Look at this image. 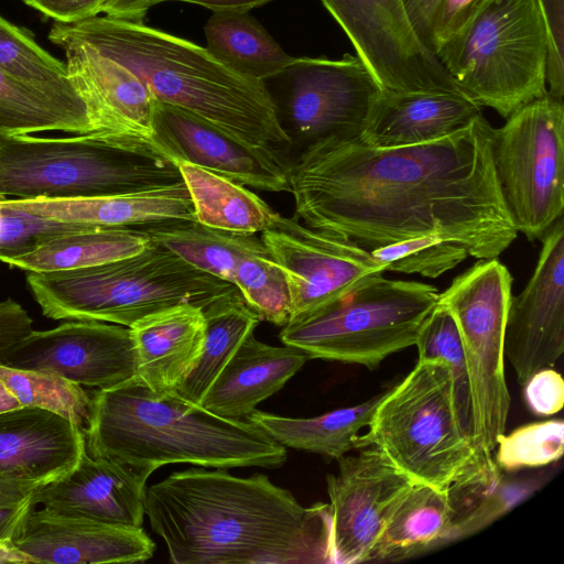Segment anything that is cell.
I'll use <instances>...</instances> for the list:
<instances>
[{"mask_svg": "<svg viewBox=\"0 0 564 564\" xmlns=\"http://www.w3.org/2000/svg\"><path fill=\"white\" fill-rule=\"evenodd\" d=\"M490 130L481 115L459 131L415 145L312 143L290 165L295 216L369 251L434 236L476 259L498 258L518 231L495 174Z\"/></svg>", "mask_w": 564, "mask_h": 564, "instance_id": "cell-1", "label": "cell"}, {"mask_svg": "<svg viewBox=\"0 0 564 564\" xmlns=\"http://www.w3.org/2000/svg\"><path fill=\"white\" fill-rule=\"evenodd\" d=\"M144 513L174 564H332L328 503L265 475L189 468L147 486Z\"/></svg>", "mask_w": 564, "mask_h": 564, "instance_id": "cell-2", "label": "cell"}, {"mask_svg": "<svg viewBox=\"0 0 564 564\" xmlns=\"http://www.w3.org/2000/svg\"><path fill=\"white\" fill-rule=\"evenodd\" d=\"M86 451L152 470L167 464L279 468L286 448L256 424L219 416L175 391L159 395L139 377L91 394Z\"/></svg>", "mask_w": 564, "mask_h": 564, "instance_id": "cell-3", "label": "cell"}, {"mask_svg": "<svg viewBox=\"0 0 564 564\" xmlns=\"http://www.w3.org/2000/svg\"><path fill=\"white\" fill-rule=\"evenodd\" d=\"M63 29L135 74L161 102L186 110L254 147L292 143L260 80L242 76L206 47L143 21L94 17Z\"/></svg>", "mask_w": 564, "mask_h": 564, "instance_id": "cell-4", "label": "cell"}, {"mask_svg": "<svg viewBox=\"0 0 564 564\" xmlns=\"http://www.w3.org/2000/svg\"><path fill=\"white\" fill-rule=\"evenodd\" d=\"M182 181L177 164L139 138L102 132L53 138L0 133V197H93Z\"/></svg>", "mask_w": 564, "mask_h": 564, "instance_id": "cell-5", "label": "cell"}, {"mask_svg": "<svg viewBox=\"0 0 564 564\" xmlns=\"http://www.w3.org/2000/svg\"><path fill=\"white\" fill-rule=\"evenodd\" d=\"M26 285L48 318L127 327L174 305L204 308L238 291L152 242L139 253L94 267L28 272Z\"/></svg>", "mask_w": 564, "mask_h": 564, "instance_id": "cell-6", "label": "cell"}, {"mask_svg": "<svg viewBox=\"0 0 564 564\" xmlns=\"http://www.w3.org/2000/svg\"><path fill=\"white\" fill-rule=\"evenodd\" d=\"M358 437L379 448L414 484L446 490L494 454L480 453L462 429L453 376L441 360H417L386 390Z\"/></svg>", "mask_w": 564, "mask_h": 564, "instance_id": "cell-7", "label": "cell"}, {"mask_svg": "<svg viewBox=\"0 0 564 564\" xmlns=\"http://www.w3.org/2000/svg\"><path fill=\"white\" fill-rule=\"evenodd\" d=\"M547 52L536 0H492L435 55L469 98L507 119L547 93Z\"/></svg>", "mask_w": 564, "mask_h": 564, "instance_id": "cell-8", "label": "cell"}, {"mask_svg": "<svg viewBox=\"0 0 564 564\" xmlns=\"http://www.w3.org/2000/svg\"><path fill=\"white\" fill-rule=\"evenodd\" d=\"M438 294L431 284L377 274L330 303L291 319L282 327L280 339L308 358L371 370L390 355L415 345Z\"/></svg>", "mask_w": 564, "mask_h": 564, "instance_id": "cell-9", "label": "cell"}, {"mask_svg": "<svg viewBox=\"0 0 564 564\" xmlns=\"http://www.w3.org/2000/svg\"><path fill=\"white\" fill-rule=\"evenodd\" d=\"M502 199L518 232L541 240L564 210V104L546 93L490 130Z\"/></svg>", "mask_w": 564, "mask_h": 564, "instance_id": "cell-10", "label": "cell"}, {"mask_svg": "<svg viewBox=\"0 0 564 564\" xmlns=\"http://www.w3.org/2000/svg\"><path fill=\"white\" fill-rule=\"evenodd\" d=\"M438 294L437 303L457 325L467 362L475 421V444L494 454L506 433L510 394L505 377V326L512 278L497 258L478 259Z\"/></svg>", "mask_w": 564, "mask_h": 564, "instance_id": "cell-11", "label": "cell"}, {"mask_svg": "<svg viewBox=\"0 0 564 564\" xmlns=\"http://www.w3.org/2000/svg\"><path fill=\"white\" fill-rule=\"evenodd\" d=\"M282 126L303 144L359 139L382 87L356 55L294 57L262 80Z\"/></svg>", "mask_w": 564, "mask_h": 564, "instance_id": "cell-12", "label": "cell"}, {"mask_svg": "<svg viewBox=\"0 0 564 564\" xmlns=\"http://www.w3.org/2000/svg\"><path fill=\"white\" fill-rule=\"evenodd\" d=\"M321 1L383 89L464 93L416 34L403 0Z\"/></svg>", "mask_w": 564, "mask_h": 564, "instance_id": "cell-13", "label": "cell"}, {"mask_svg": "<svg viewBox=\"0 0 564 564\" xmlns=\"http://www.w3.org/2000/svg\"><path fill=\"white\" fill-rule=\"evenodd\" d=\"M0 365L98 389L123 383L138 371L130 327L98 321H69L47 330L32 329L0 350Z\"/></svg>", "mask_w": 564, "mask_h": 564, "instance_id": "cell-14", "label": "cell"}, {"mask_svg": "<svg viewBox=\"0 0 564 564\" xmlns=\"http://www.w3.org/2000/svg\"><path fill=\"white\" fill-rule=\"evenodd\" d=\"M261 234L268 252L288 281L290 321L384 272V267L369 250L344 237L313 229L295 215L281 216L273 227Z\"/></svg>", "mask_w": 564, "mask_h": 564, "instance_id": "cell-15", "label": "cell"}, {"mask_svg": "<svg viewBox=\"0 0 564 564\" xmlns=\"http://www.w3.org/2000/svg\"><path fill=\"white\" fill-rule=\"evenodd\" d=\"M336 460L338 471L326 477L330 562L364 563L414 482L375 446L357 448L356 454Z\"/></svg>", "mask_w": 564, "mask_h": 564, "instance_id": "cell-16", "label": "cell"}, {"mask_svg": "<svg viewBox=\"0 0 564 564\" xmlns=\"http://www.w3.org/2000/svg\"><path fill=\"white\" fill-rule=\"evenodd\" d=\"M534 272L518 295H511L503 352L523 386L536 371L553 367L564 351V217L541 239Z\"/></svg>", "mask_w": 564, "mask_h": 564, "instance_id": "cell-17", "label": "cell"}, {"mask_svg": "<svg viewBox=\"0 0 564 564\" xmlns=\"http://www.w3.org/2000/svg\"><path fill=\"white\" fill-rule=\"evenodd\" d=\"M154 140L162 153L259 191L291 192L290 165L275 148L250 145L178 107L154 106Z\"/></svg>", "mask_w": 564, "mask_h": 564, "instance_id": "cell-18", "label": "cell"}, {"mask_svg": "<svg viewBox=\"0 0 564 564\" xmlns=\"http://www.w3.org/2000/svg\"><path fill=\"white\" fill-rule=\"evenodd\" d=\"M48 39L65 52L69 78L88 107L94 132L139 138L156 145L155 98L135 74L67 33L58 22Z\"/></svg>", "mask_w": 564, "mask_h": 564, "instance_id": "cell-19", "label": "cell"}, {"mask_svg": "<svg viewBox=\"0 0 564 564\" xmlns=\"http://www.w3.org/2000/svg\"><path fill=\"white\" fill-rule=\"evenodd\" d=\"M12 545L32 563H137L151 558L155 543L141 528L105 523L32 507Z\"/></svg>", "mask_w": 564, "mask_h": 564, "instance_id": "cell-20", "label": "cell"}, {"mask_svg": "<svg viewBox=\"0 0 564 564\" xmlns=\"http://www.w3.org/2000/svg\"><path fill=\"white\" fill-rule=\"evenodd\" d=\"M154 470L93 457L85 451L64 475L34 489L33 507L105 523L139 528L147 480Z\"/></svg>", "mask_w": 564, "mask_h": 564, "instance_id": "cell-21", "label": "cell"}, {"mask_svg": "<svg viewBox=\"0 0 564 564\" xmlns=\"http://www.w3.org/2000/svg\"><path fill=\"white\" fill-rule=\"evenodd\" d=\"M86 451L72 420L35 406L0 412V479L35 489L70 470Z\"/></svg>", "mask_w": 564, "mask_h": 564, "instance_id": "cell-22", "label": "cell"}, {"mask_svg": "<svg viewBox=\"0 0 564 564\" xmlns=\"http://www.w3.org/2000/svg\"><path fill=\"white\" fill-rule=\"evenodd\" d=\"M479 116L480 106L460 91L382 88L359 140L375 148L426 143L468 127Z\"/></svg>", "mask_w": 564, "mask_h": 564, "instance_id": "cell-23", "label": "cell"}, {"mask_svg": "<svg viewBox=\"0 0 564 564\" xmlns=\"http://www.w3.org/2000/svg\"><path fill=\"white\" fill-rule=\"evenodd\" d=\"M28 213L87 227H143L170 220H194L184 181L132 193L76 198H8Z\"/></svg>", "mask_w": 564, "mask_h": 564, "instance_id": "cell-24", "label": "cell"}, {"mask_svg": "<svg viewBox=\"0 0 564 564\" xmlns=\"http://www.w3.org/2000/svg\"><path fill=\"white\" fill-rule=\"evenodd\" d=\"M139 377L154 393L176 391L196 366L205 341L203 308L178 304L150 314L131 327Z\"/></svg>", "mask_w": 564, "mask_h": 564, "instance_id": "cell-25", "label": "cell"}, {"mask_svg": "<svg viewBox=\"0 0 564 564\" xmlns=\"http://www.w3.org/2000/svg\"><path fill=\"white\" fill-rule=\"evenodd\" d=\"M307 359L295 347L271 346L251 334L221 369L200 405L219 416L242 420L281 390Z\"/></svg>", "mask_w": 564, "mask_h": 564, "instance_id": "cell-26", "label": "cell"}, {"mask_svg": "<svg viewBox=\"0 0 564 564\" xmlns=\"http://www.w3.org/2000/svg\"><path fill=\"white\" fill-rule=\"evenodd\" d=\"M452 542L446 490L414 484L390 514L367 562L400 561Z\"/></svg>", "mask_w": 564, "mask_h": 564, "instance_id": "cell-27", "label": "cell"}, {"mask_svg": "<svg viewBox=\"0 0 564 564\" xmlns=\"http://www.w3.org/2000/svg\"><path fill=\"white\" fill-rule=\"evenodd\" d=\"M176 164L197 223L227 232L256 235L270 229L281 218V214L245 185L188 162Z\"/></svg>", "mask_w": 564, "mask_h": 564, "instance_id": "cell-28", "label": "cell"}, {"mask_svg": "<svg viewBox=\"0 0 564 564\" xmlns=\"http://www.w3.org/2000/svg\"><path fill=\"white\" fill-rule=\"evenodd\" d=\"M150 245L142 227H91L53 236L4 263L28 272L80 269L139 253Z\"/></svg>", "mask_w": 564, "mask_h": 564, "instance_id": "cell-29", "label": "cell"}, {"mask_svg": "<svg viewBox=\"0 0 564 564\" xmlns=\"http://www.w3.org/2000/svg\"><path fill=\"white\" fill-rule=\"evenodd\" d=\"M384 392L359 404L314 417H288L253 410L246 420L285 448L338 459L358 448L359 432L369 424Z\"/></svg>", "mask_w": 564, "mask_h": 564, "instance_id": "cell-30", "label": "cell"}, {"mask_svg": "<svg viewBox=\"0 0 564 564\" xmlns=\"http://www.w3.org/2000/svg\"><path fill=\"white\" fill-rule=\"evenodd\" d=\"M541 485L538 478H510L494 455L447 488L452 541L469 536L498 520Z\"/></svg>", "mask_w": 564, "mask_h": 564, "instance_id": "cell-31", "label": "cell"}, {"mask_svg": "<svg viewBox=\"0 0 564 564\" xmlns=\"http://www.w3.org/2000/svg\"><path fill=\"white\" fill-rule=\"evenodd\" d=\"M142 228L152 243L195 269L231 284L242 258L268 251L256 235L227 232L194 220H170Z\"/></svg>", "mask_w": 564, "mask_h": 564, "instance_id": "cell-32", "label": "cell"}, {"mask_svg": "<svg viewBox=\"0 0 564 564\" xmlns=\"http://www.w3.org/2000/svg\"><path fill=\"white\" fill-rule=\"evenodd\" d=\"M204 32L207 51L251 79L262 82L294 59L249 12H213Z\"/></svg>", "mask_w": 564, "mask_h": 564, "instance_id": "cell-33", "label": "cell"}, {"mask_svg": "<svg viewBox=\"0 0 564 564\" xmlns=\"http://www.w3.org/2000/svg\"><path fill=\"white\" fill-rule=\"evenodd\" d=\"M205 341L198 361L176 389L182 398L200 404L209 387L261 318L239 291L215 300L203 308Z\"/></svg>", "mask_w": 564, "mask_h": 564, "instance_id": "cell-34", "label": "cell"}, {"mask_svg": "<svg viewBox=\"0 0 564 564\" xmlns=\"http://www.w3.org/2000/svg\"><path fill=\"white\" fill-rule=\"evenodd\" d=\"M45 131L94 132L86 102L48 94L0 69V133Z\"/></svg>", "mask_w": 564, "mask_h": 564, "instance_id": "cell-35", "label": "cell"}, {"mask_svg": "<svg viewBox=\"0 0 564 564\" xmlns=\"http://www.w3.org/2000/svg\"><path fill=\"white\" fill-rule=\"evenodd\" d=\"M0 69L48 94L84 100L73 86L66 64L44 51L28 30L1 15Z\"/></svg>", "mask_w": 564, "mask_h": 564, "instance_id": "cell-36", "label": "cell"}, {"mask_svg": "<svg viewBox=\"0 0 564 564\" xmlns=\"http://www.w3.org/2000/svg\"><path fill=\"white\" fill-rule=\"evenodd\" d=\"M415 346L419 360H441L451 368L458 419L463 431L475 444L474 408L467 362L457 325L447 308L436 303L417 336Z\"/></svg>", "mask_w": 564, "mask_h": 564, "instance_id": "cell-37", "label": "cell"}, {"mask_svg": "<svg viewBox=\"0 0 564 564\" xmlns=\"http://www.w3.org/2000/svg\"><path fill=\"white\" fill-rule=\"evenodd\" d=\"M0 380L20 405L55 412L85 431L90 419L93 398L82 386L55 375L1 365Z\"/></svg>", "mask_w": 564, "mask_h": 564, "instance_id": "cell-38", "label": "cell"}, {"mask_svg": "<svg viewBox=\"0 0 564 564\" xmlns=\"http://www.w3.org/2000/svg\"><path fill=\"white\" fill-rule=\"evenodd\" d=\"M232 284L261 321L281 327L289 323L292 306L288 281L268 251L242 258Z\"/></svg>", "mask_w": 564, "mask_h": 564, "instance_id": "cell-39", "label": "cell"}, {"mask_svg": "<svg viewBox=\"0 0 564 564\" xmlns=\"http://www.w3.org/2000/svg\"><path fill=\"white\" fill-rule=\"evenodd\" d=\"M494 459L505 473L536 468L558 460L564 453L561 419L522 425L497 440Z\"/></svg>", "mask_w": 564, "mask_h": 564, "instance_id": "cell-40", "label": "cell"}, {"mask_svg": "<svg viewBox=\"0 0 564 564\" xmlns=\"http://www.w3.org/2000/svg\"><path fill=\"white\" fill-rule=\"evenodd\" d=\"M384 271L437 278L469 254L465 247L440 237L422 236L370 250Z\"/></svg>", "mask_w": 564, "mask_h": 564, "instance_id": "cell-41", "label": "cell"}, {"mask_svg": "<svg viewBox=\"0 0 564 564\" xmlns=\"http://www.w3.org/2000/svg\"><path fill=\"white\" fill-rule=\"evenodd\" d=\"M84 228L91 227L31 214L0 197V262L29 252L53 236Z\"/></svg>", "mask_w": 564, "mask_h": 564, "instance_id": "cell-42", "label": "cell"}, {"mask_svg": "<svg viewBox=\"0 0 564 564\" xmlns=\"http://www.w3.org/2000/svg\"><path fill=\"white\" fill-rule=\"evenodd\" d=\"M549 40L546 85L547 93L564 97V0H536Z\"/></svg>", "mask_w": 564, "mask_h": 564, "instance_id": "cell-43", "label": "cell"}, {"mask_svg": "<svg viewBox=\"0 0 564 564\" xmlns=\"http://www.w3.org/2000/svg\"><path fill=\"white\" fill-rule=\"evenodd\" d=\"M492 0H441L431 18L427 45L435 54Z\"/></svg>", "mask_w": 564, "mask_h": 564, "instance_id": "cell-44", "label": "cell"}, {"mask_svg": "<svg viewBox=\"0 0 564 564\" xmlns=\"http://www.w3.org/2000/svg\"><path fill=\"white\" fill-rule=\"evenodd\" d=\"M523 388L525 403L535 415L550 416L562 410L564 381L552 367L534 372L525 381Z\"/></svg>", "mask_w": 564, "mask_h": 564, "instance_id": "cell-45", "label": "cell"}, {"mask_svg": "<svg viewBox=\"0 0 564 564\" xmlns=\"http://www.w3.org/2000/svg\"><path fill=\"white\" fill-rule=\"evenodd\" d=\"M33 491L0 479V543L11 542L21 520L33 507Z\"/></svg>", "mask_w": 564, "mask_h": 564, "instance_id": "cell-46", "label": "cell"}, {"mask_svg": "<svg viewBox=\"0 0 564 564\" xmlns=\"http://www.w3.org/2000/svg\"><path fill=\"white\" fill-rule=\"evenodd\" d=\"M58 23H76L99 14L106 0H22Z\"/></svg>", "mask_w": 564, "mask_h": 564, "instance_id": "cell-47", "label": "cell"}, {"mask_svg": "<svg viewBox=\"0 0 564 564\" xmlns=\"http://www.w3.org/2000/svg\"><path fill=\"white\" fill-rule=\"evenodd\" d=\"M32 318L13 299L0 302V350L32 330Z\"/></svg>", "mask_w": 564, "mask_h": 564, "instance_id": "cell-48", "label": "cell"}, {"mask_svg": "<svg viewBox=\"0 0 564 564\" xmlns=\"http://www.w3.org/2000/svg\"><path fill=\"white\" fill-rule=\"evenodd\" d=\"M440 1L441 0H403L406 13L416 34L427 47L431 18Z\"/></svg>", "mask_w": 564, "mask_h": 564, "instance_id": "cell-49", "label": "cell"}, {"mask_svg": "<svg viewBox=\"0 0 564 564\" xmlns=\"http://www.w3.org/2000/svg\"><path fill=\"white\" fill-rule=\"evenodd\" d=\"M164 1H181L202 6L212 10L213 12L219 11H236L249 12L251 9L261 7L273 0H152V6Z\"/></svg>", "mask_w": 564, "mask_h": 564, "instance_id": "cell-50", "label": "cell"}, {"mask_svg": "<svg viewBox=\"0 0 564 564\" xmlns=\"http://www.w3.org/2000/svg\"><path fill=\"white\" fill-rule=\"evenodd\" d=\"M0 563H32L30 557L17 550L11 542L0 543Z\"/></svg>", "mask_w": 564, "mask_h": 564, "instance_id": "cell-51", "label": "cell"}, {"mask_svg": "<svg viewBox=\"0 0 564 564\" xmlns=\"http://www.w3.org/2000/svg\"><path fill=\"white\" fill-rule=\"evenodd\" d=\"M21 406L18 400L0 380V412Z\"/></svg>", "mask_w": 564, "mask_h": 564, "instance_id": "cell-52", "label": "cell"}]
</instances>
